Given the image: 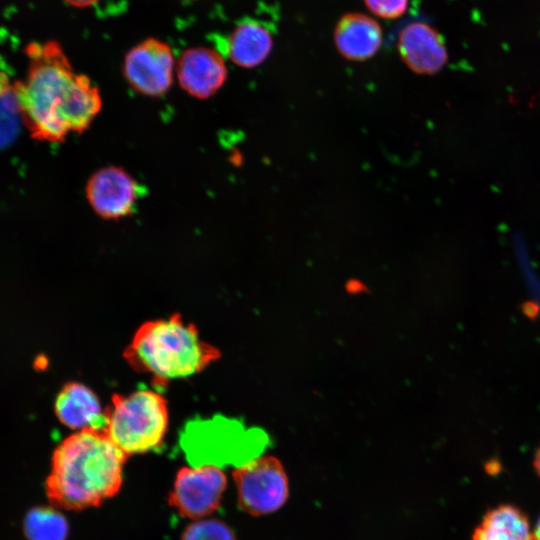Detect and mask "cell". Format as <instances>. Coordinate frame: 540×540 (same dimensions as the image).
I'll return each mask as SVG.
<instances>
[{
	"instance_id": "277c9868",
	"label": "cell",
	"mask_w": 540,
	"mask_h": 540,
	"mask_svg": "<svg viewBox=\"0 0 540 540\" xmlns=\"http://www.w3.org/2000/svg\"><path fill=\"white\" fill-rule=\"evenodd\" d=\"M104 432L128 457L156 449L168 429L166 400L156 391L139 389L115 394L105 409Z\"/></svg>"
},
{
	"instance_id": "8992f818",
	"label": "cell",
	"mask_w": 540,
	"mask_h": 540,
	"mask_svg": "<svg viewBox=\"0 0 540 540\" xmlns=\"http://www.w3.org/2000/svg\"><path fill=\"white\" fill-rule=\"evenodd\" d=\"M226 488L227 476L218 465L182 467L175 475L168 503L184 518L204 519L218 509Z\"/></svg>"
},
{
	"instance_id": "6da1fadb",
	"label": "cell",
	"mask_w": 540,
	"mask_h": 540,
	"mask_svg": "<svg viewBox=\"0 0 540 540\" xmlns=\"http://www.w3.org/2000/svg\"><path fill=\"white\" fill-rule=\"evenodd\" d=\"M28 71L12 84L21 121L32 138L50 143L83 133L99 114V89L76 73L59 43H30Z\"/></svg>"
},
{
	"instance_id": "4fadbf2b",
	"label": "cell",
	"mask_w": 540,
	"mask_h": 540,
	"mask_svg": "<svg viewBox=\"0 0 540 540\" xmlns=\"http://www.w3.org/2000/svg\"><path fill=\"white\" fill-rule=\"evenodd\" d=\"M270 29L258 20L240 22L229 34L226 56L241 68H254L263 63L273 48Z\"/></svg>"
},
{
	"instance_id": "52a82bcc",
	"label": "cell",
	"mask_w": 540,
	"mask_h": 540,
	"mask_svg": "<svg viewBox=\"0 0 540 540\" xmlns=\"http://www.w3.org/2000/svg\"><path fill=\"white\" fill-rule=\"evenodd\" d=\"M175 68L171 47L159 39L147 38L126 53L123 74L134 91L160 97L170 89Z\"/></svg>"
},
{
	"instance_id": "8fae6325",
	"label": "cell",
	"mask_w": 540,
	"mask_h": 540,
	"mask_svg": "<svg viewBox=\"0 0 540 540\" xmlns=\"http://www.w3.org/2000/svg\"><path fill=\"white\" fill-rule=\"evenodd\" d=\"M383 32L381 25L373 17L348 12L335 24L333 41L336 49L345 59L365 61L372 58L381 48Z\"/></svg>"
},
{
	"instance_id": "3957f363",
	"label": "cell",
	"mask_w": 540,
	"mask_h": 540,
	"mask_svg": "<svg viewBox=\"0 0 540 540\" xmlns=\"http://www.w3.org/2000/svg\"><path fill=\"white\" fill-rule=\"evenodd\" d=\"M219 357V350L179 314L143 323L124 351L135 371L150 375L155 385L162 386L201 372Z\"/></svg>"
},
{
	"instance_id": "5b68a950",
	"label": "cell",
	"mask_w": 540,
	"mask_h": 540,
	"mask_svg": "<svg viewBox=\"0 0 540 540\" xmlns=\"http://www.w3.org/2000/svg\"><path fill=\"white\" fill-rule=\"evenodd\" d=\"M237 502L251 516H264L279 510L289 497V480L281 461L262 455L239 464L232 472Z\"/></svg>"
},
{
	"instance_id": "7c38bea8",
	"label": "cell",
	"mask_w": 540,
	"mask_h": 540,
	"mask_svg": "<svg viewBox=\"0 0 540 540\" xmlns=\"http://www.w3.org/2000/svg\"><path fill=\"white\" fill-rule=\"evenodd\" d=\"M54 411L63 425L76 431L104 430L106 426L105 409L97 395L78 382H69L62 387L55 399Z\"/></svg>"
},
{
	"instance_id": "7402d4cb",
	"label": "cell",
	"mask_w": 540,
	"mask_h": 540,
	"mask_svg": "<svg viewBox=\"0 0 540 540\" xmlns=\"http://www.w3.org/2000/svg\"><path fill=\"white\" fill-rule=\"evenodd\" d=\"M534 467L538 475L540 476V446L536 451L535 457H534Z\"/></svg>"
},
{
	"instance_id": "9a60e30c",
	"label": "cell",
	"mask_w": 540,
	"mask_h": 540,
	"mask_svg": "<svg viewBox=\"0 0 540 540\" xmlns=\"http://www.w3.org/2000/svg\"><path fill=\"white\" fill-rule=\"evenodd\" d=\"M23 528L28 540H66L69 533L66 517L53 505L31 509Z\"/></svg>"
},
{
	"instance_id": "d6986e66",
	"label": "cell",
	"mask_w": 540,
	"mask_h": 540,
	"mask_svg": "<svg viewBox=\"0 0 540 540\" xmlns=\"http://www.w3.org/2000/svg\"><path fill=\"white\" fill-rule=\"evenodd\" d=\"M12 87V83L9 80L5 71L0 68V97L8 92Z\"/></svg>"
},
{
	"instance_id": "7a4b0ae2",
	"label": "cell",
	"mask_w": 540,
	"mask_h": 540,
	"mask_svg": "<svg viewBox=\"0 0 540 540\" xmlns=\"http://www.w3.org/2000/svg\"><path fill=\"white\" fill-rule=\"evenodd\" d=\"M127 458L104 430L76 431L53 451L46 496L58 509L98 507L120 491Z\"/></svg>"
},
{
	"instance_id": "e0dca14e",
	"label": "cell",
	"mask_w": 540,
	"mask_h": 540,
	"mask_svg": "<svg viewBox=\"0 0 540 540\" xmlns=\"http://www.w3.org/2000/svg\"><path fill=\"white\" fill-rule=\"evenodd\" d=\"M19 120L21 116L11 87L0 97V147L7 145L14 138Z\"/></svg>"
},
{
	"instance_id": "44dd1931",
	"label": "cell",
	"mask_w": 540,
	"mask_h": 540,
	"mask_svg": "<svg viewBox=\"0 0 540 540\" xmlns=\"http://www.w3.org/2000/svg\"><path fill=\"white\" fill-rule=\"evenodd\" d=\"M64 1L72 6L85 8V7H89L97 3L99 0H64Z\"/></svg>"
},
{
	"instance_id": "5bb4252c",
	"label": "cell",
	"mask_w": 540,
	"mask_h": 540,
	"mask_svg": "<svg viewBox=\"0 0 540 540\" xmlns=\"http://www.w3.org/2000/svg\"><path fill=\"white\" fill-rule=\"evenodd\" d=\"M473 540H534L527 517L518 508L501 505L486 513Z\"/></svg>"
},
{
	"instance_id": "30bf717a",
	"label": "cell",
	"mask_w": 540,
	"mask_h": 540,
	"mask_svg": "<svg viewBox=\"0 0 540 540\" xmlns=\"http://www.w3.org/2000/svg\"><path fill=\"white\" fill-rule=\"evenodd\" d=\"M402 61L421 75L438 73L448 61V51L441 34L425 22H412L403 27L397 39Z\"/></svg>"
},
{
	"instance_id": "ffe728a7",
	"label": "cell",
	"mask_w": 540,
	"mask_h": 540,
	"mask_svg": "<svg viewBox=\"0 0 540 540\" xmlns=\"http://www.w3.org/2000/svg\"><path fill=\"white\" fill-rule=\"evenodd\" d=\"M364 288V284L356 279L350 280L346 284V290L348 293L351 294L362 293L364 291Z\"/></svg>"
},
{
	"instance_id": "603a6c76",
	"label": "cell",
	"mask_w": 540,
	"mask_h": 540,
	"mask_svg": "<svg viewBox=\"0 0 540 540\" xmlns=\"http://www.w3.org/2000/svg\"><path fill=\"white\" fill-rule=\"evenodd\" d=\"M534 540H540V517L533 532Z\"/></svg>"
},
{
	"instance_id": "ac0fdd59",
	"label": "cell",
	"mask_w": 540,
	"mask_h": 540,
	"mask_svg": "<svg viewBox=\"0 0 540 540\" xmlns=\"http://www.w3.org/2000/svg\"><path fill=\"white\" fill-rule=\"evenodd\" d=\"M366 8L376 17L394 20L407 10L409 0H363Z\"/></svg>"
},
{
	"instance_id": "2e32d148",
	"label": "cell",
	"mask_w": 540,
	"mask_h": 540,
	"mask_svg": "<svg viewBox=\"0 0 540 540\" xmlns=\"http://www.w3.org/2000/svg\"><path fill=\"white\" fill-rule=\"evenodd\" d=\"M180 540H237V538L225 522L204 518L187 525Z\"/></svg>"
},
{
	"instance_id": "9c48e42d",
	"label": "cell",
	"mask_w": 540,
	"mask_h": 540,
	"mask_svg": "<svg viewBox=\"0 0 540 540\" xmlns=\"http://www.w3.org/2000/svg\"><path fill=\"white\" fill-rule=\"evenodd\" d=\"M180 87L197 99H208L226 82L228 71L223 56L208 47L186 49L176 63Z\"/></svg>"
},
{
	"instance_id": "ba28073f",
	"label": "cell",
	"mask_w": 540,
	"mask_h": 540,
	"mask_svg": "<svg viewBox=\"0 0 540 540\" xmlns=\"http://www.w3.org/2000/svg\"><path fill=\"white\" fill-rule=\"evenodd\" d=\"M143 188L125 169L107 166L88 179L85 194L92 210L102 219L119 220L135 212Z\"/></svg>"
}]
</instances>
